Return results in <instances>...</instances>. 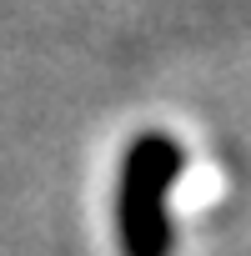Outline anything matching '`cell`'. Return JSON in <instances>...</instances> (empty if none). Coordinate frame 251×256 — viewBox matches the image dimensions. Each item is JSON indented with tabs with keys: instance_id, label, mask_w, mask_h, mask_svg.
Wrapping results in <instances>:
<instances>
[{
	"instance_id": "cell-1",
	"label": "cell",
	"mask_w": 251,
	"mask_h": 256,
	"mask_svg": "<svg viewBox=\"0 0 251 256\" xmlns=\"http://www.w3.org/2000/svg\"><path fill=\"white\" fill-rule=\"evenodd\" d=\"M181 171V151L166 136H141L126 156V176H120V231H126V251L131 256H161L166 251V211H161V191L171 186V176Z\"/></svg>"
}]
</instances>
